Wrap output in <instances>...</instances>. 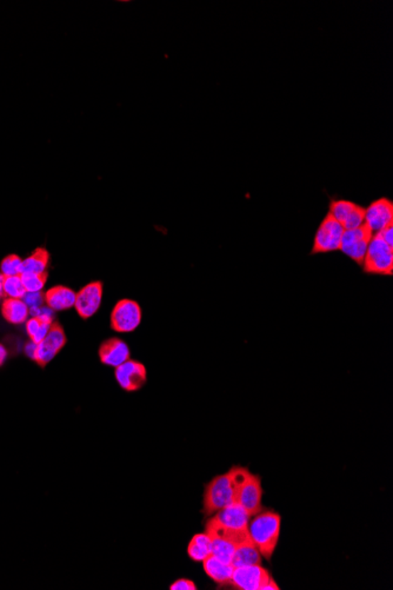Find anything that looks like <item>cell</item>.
I'll return each instance as SVG.
<instances>
[{"label": "cell", "mask_w": 393, "mask_h": 590, "mask_svg": "<svg viewBox=\"0 0 393 590\" xmlns=\"http://www.w3.org/2000/svg\"><path fill=\"white\" fill-rule=\"evenodd\" d=\"M250 519L243 507L232 503L207 521L205 533L211 537L226 539L236 547L241 546L252 541L248 533Z\"/></svg>", "instance_id": "obj_1"}, {"label": "cell", "mask_w": 393, "mask_h": 590, "mask_svg": "<svg viewBox=\"0 0 393 590\" xmlns=\"http://www.w3.org/2000/svg\"><path fill=\"white\" fill-rule=\"evenodd\" d=\"M227 472L234 483V503L243 507L250 517L257 515L263 510L261 478L239 465H234Z\"/></svg>", "instance_id": "obj_2"}, {"label": "cell", "mask_w": 393, "mask_h": 590, "mask_svg": "<svg viewBox=\"0 0 393 590\" xmlns=\"http://www.w3.org/2000/svg\"><path fill=\"white\" fill-rule=\"evenodd\" d=\"M281 516L278 512L261 510L248 522V533L265 560H271L281 535Z\"/></svg>", "instance_id": "obj_3"}, {"label": "cell", "mask_w": 393, "mask_h": 590, "mask_svg": "<svg viewBox=\"0 0 393 590\" xmlns=\"http://www.w3.org/2000/svg\"><path fill=\"white\" fill-rule=\"evenodd\" d=\"M362 268L367 275H393V245L389 244L380 234H373Z\"/></svg>", "instance_id": "obj_4"}, {"label": "cell", "mask_w": 393, "mask_h": 590, "mask_svg": "<svg viewBox=\"0 0 393 590\" xmlns=\"http://www.w3.org/2000/svg\"><path fill=\"white\" fill-rule=\"evenodd\" d=\"M232 503H234V488L229 472L212 478L204 492V515H214Z\"/></svg>", "instance_id": "obj_5"}, {"label": "cell", "mask_w": 393, "mask_h": 590, "mask_svg": "<svg viewBox=\"0 0 393 590\" xmlns=\"http://www.w3.org/2000/svg\"><path fill=\"white\" fill-rule=\"evenodd\" d=\"M231 586L241 590H279L271 574L261 564L236 566L230 581Z\"/></svg>", "instance_id": "obj_6"}, {"label": "cell", "mask_w": 393, "mask_h": 590, "mask_svg": "<svg viewBox=\"0 0 393 590\" xmlns=\"http://www.w3.org/2000/svg\"><path fill=\"white\" fill-rule=\"evenodd\" d=\"M344 231V227L328 212L315 232L311 254H329L340 250Z\"/></svg>", "instance_id": "obj_7"}, {"label": "cell", "mask_w": 393, "mask_h": 590, "mask_svg": "<svg viewBox=\"0 0 393 590\" xmlns=\"http://www.w3.org/2000/svg\"><path fill=\"white\" fill-rule=\"evenodd\" d=\"M372 237L373 232L365 223L353 230H345L342 234L340 252L362 266Z\"/></svg>", "instance_id": "obj_8"}, {"label": "cell", "mask_w": 393, "mask_h": 590, "mask_svg": "<svg viewBox=\"0 0 393 590\" xmlns=\"http://www.w3.org/2000/svg\"><path fill=\"white\" fill-rule=\"evenodd\" d=\"M142 319L140 304L132 299H122L115 304L111 314V328L117 333H132L140 326Z\"/></svg>", "instance_id": "obj_9"}, {"label": "cell", "mask_w": 393, "mask_h": 590, "mask_svg": "<svg viewBox=\"0 0 393 590\" xmlns=\"http://www.w3.org/2000/svg\"><path fill=\"white\" fill-rule=\"evenodd\" d=\"M366 207L352 200H332L329 204V212L332 214L344 230H353L364 224Z\"/></svg>", "instance_id": "obj_10"}, {"label": "cell", "mask_w": 393, "mask_h": 590, "mask_svg": "<svg viewBox=\"0 0 393 590\" xmlns=\"http://www.w3.org/2000/svg\"><path fill=\"white\" fill-rule=\"evenodd\" d=\"M115 376L120 388L129 393L140 390L147 380L145 366L133 360L126 361L125 363L117 366Z\"/></svg>", "instance_id": "obj_11"}, {"label": "cell", "mask_w": 393, "mask_h": 590, "mask_svg": "<svg viewBox=\"0 0 393 590\" xmlns=\"http://www.w3.org/2000/svg\"><path fill=\"white\" fill-rule=\"evenodd\" d=\"M373 234H378L385 227L393 225V202L387 197L373 200L366 207L365 222Z\"/></svg>", "instance_id": "obj_12"}, {"label": "cell", "mask_w": 393, "mask_h": 590, "mask_svg": "<svg viewBox=\"0 0 393 590\" xmlns=\"http://www.w3.org/2000/svg\"><path fill=\"white\" fill-rule=\"evenodd\" d=\"M65 344L66 336L64 330L58 323H53L46 337L41 343H38L34 361L39 366H46L55 358L56 355L64 348Z\"/></svg>", "instance_id": "obj_13"}, {"label": "cell", "mask_w": 393, "mask_h": 590, "mask_svg": "<svg viewBox=\"0 0 393 590\" xmlns=\"http://www.w3.org/2000/svg\"><path fill=\"white\" fill-rule=\"evenodd\" d=\"M103 285L99 281H93L86 285L75 296V310L82 319H90L98 311L102 304Z\"/></svg>", "instance_id": "obj_14"}, {"label": "cell", "mask_w": 393, "mask_h": 590, "mask_svg": "<svg viewBox=\"0 0 393 590\" xmlns=\"http://www.w3.org/2000/svg\"><path fill=\"white\" fill-rule=\"evenodd\" d=\"M99 357L103 364L117 368L130 360L129 346L122 339H108L100 346Z\"/></svg>", "instance_id": "obj_15"}, {"label": "cell", "mask_w": 393, "mask_h": 590, "mask_svg": "<svg viewBox=\"0 0 393 590\" xmlns=\"http://www.w3.org/2000/svg\"><path fill=\"white\" fill-rule=\"evenodd\" d=\"M203 566L207 576L212 579L216 584L221 586L230 584L231 577L234 573V566L231 563L224 562L214 555H210L203 561Z\"/></svg>", "instance_id": "obj_16"}, {"label": "cell", "mask_w": 393, "mask_h": 590, "mask_svg": "<svg viewBox=\"0 0 393 590\" xmlns=\"http://www.w3.org/2000/svg\"><path fill=\"white\" fill-rule=\"evenodd\" d=\"M75 296L77 294L71 289L58 285L45 294V302L52 310L61 311L75 306Z\"/></svg>", "instance_id": "obj_17"}, {"label": "cell", "mask_w": 393, "mask_h": 590, "mask_svg": "<svg viewBox=\"0 0 393 590\" xmlns=\"http://www.w3.org/2000/svg\"><path fill=\"white\" fill-rule=\"evenodd\" d=\"M212 553V542L206 533L197 534L187 546V555L194 562H203Z\"/></svg>", "instance_id": "obj_18"}, {"label": "cell", "mask_w": 393, "mask_h": 590, "mask_svg": "<svg viewBox=\"0 0 393 590\" xmlns=\"http://www.w3.org/2000/svg\"><path fill=\"white\" fill-rule=\"evenodd\" d=\"M261 557L257 547L254 546V543L248 542L238 546L234 552V559L231 561V564L236 566H252V564H261Z\"/></svg>", "instance_id": "obj_19"}, {"label": "cell", "mask_w": 393, "mask_h": 590, "mask_svg": "<svg viewBox=\"0 0 393 590\" xmlns=\"http://www.w3.org/2000/svg\"><path fill=\"white\" fill-rule=\"evenodd\" d=\"M3 316L7 322L12 324H21L26 322L28 317V308L23 299H6L3 303Z\"/></svg>", "instance_id": "obj_20"}, {"label": "cell", "mask_w": 393, "mask_h": 590, "mask_svg": "<svg viewBox=\"0 0 393 590\" xmlns=\"http://www.w3.org/2000/svg\"><path fill=\"white\" fill-rule=\"evenodd\" d=\"M53 324V319L44 317H32L26 323V331L31 341L34 343H41L46 337Z\"/></svg>", "instance_id": "obj_21"}, {"label": "cell", "mask_w": 393, "mask_h": 590, "mask_svg": "<svg viewBox=\"0 0 393 590\" xmlns=\"http://www.w3.org/2000/svg\"><path fill=\"white\" fill-rule=\"evenodd\" d=\"M48 263V252L44 249H37L30 257L23 261V274H45Z\"/></svg>", "instance_id": "obj_22"}, {"label": "cell", "mask_w": 393, "mask_h": 590, "mask_svg": "<svg viewBox=\"0 0 393 590\" xmlns=\"http://www.w3.org/2000/svg\"><path fill=\"white\" fill-rule=\"evenodd\" d=\"M211 542H212V553H211V555H214V557H217L219 560L224 561V562L231 563L237 547L229 542L226 539H219V537H211Z\"/></svg>", "instance_id": "obj_23"}, {"label": "cell", "mask_w": 393, "mask_h": 590, "mask_svg": "<svg viewBox=\"0 0 393 590\" xmlns=\"http://www.w3.org/2000/svg\"><path fill=\"white\" fill-rule=\"evenodd\" d=\"M26 290H25L21 276H10L4 279V295L7 299H23Z\"/></svg>", "instance_id": "obj_24"}, {"label": "cell", "mask_w": 393, "mask_h": 590, "mask_svg": "<svg viewBox=\"0 0 393 590\" xmlns=\"http://www.w3.org/2000/svg\"><path fill=\"white\" fill-rule=\"evenodd\" d=\"M21 281L24 285L26 292H38L41 291V289L44 288L45 281L48 279V274H21Z\"/></svg>", "instance_id": "obj_25"}, {"label": "cell", "mask_w": 393, "mask_h": 590, "mask_svg": "<svg viewBox=\"0 0 393 590\" xmlns=\"http://www.w3.org/2000/svg\"><path fill=\"white\" fill-rule=\"evenodd\" d=\"M0 270L5 277L21 276L23 274V261L16 254L7 256L0 265Z\"/></svg>", "instance_id": "obj_26"}, {"label": "cell", "mask_w": 393, "mask_h": 590, "mask_svg": "<svg viewBox=\"0 0 393 590\" xmlns=\"http://www.w3.org/2000/svg\"><path fill=\"white\" fill-rule=\"evenodd\" d=\"M23 301H24L25 304L28 306V308H32V306H41L43 301H44V297H43V294H41V291L26 292L24 297H23Z\"/></svg>", "instance_id": "obj_27"}, {"label": "cell", "mask_w": 393, "mask_h": 590, "mask_svg": "<svg viewBox=\"0 0 393 590\" xmlns=\"http://www.w3.org/2000/svg\"><path fill=\"white\" fill-rule=\"evenodd\" d=\"M169 590H197V586L194 581L180 579L169 586Z\"/></svg>", "instance_id": "obj_28"}, {"label": "cell", "mask_w": 393, "mask_h": 590, "mask_svg": "<svg viewBox=\"0 0 393 590\" xmlns=\"http://www.w3.org/2000/svg\"><path fill=\"white\" fill-rule=\"evenodd\" d=\"M36 351H37V343L32 342L31 341L30 343H28L26 346H25V353L28 355L30 358L34 360V357H36Z\"/></svg>", "instance_id": "obj_29"}, {"label": "cell", "mask_w": 393, "mask_h": 590, "mask_svg": "<svg viewBox=\"0 0 393 590\" xmlns=\"http://www.w3.org/2000/svg\"><path fill=\"white\" fill-rule=\"evenodd\" d=\"M7 351L1 344H0V366H3L4 362L6 360Z\"/></svg>", "instance_id": "obj_30"}, {"label": "cell", "mask_w": 393, "mask_h": 590, "mask_svg": "<svg viewBox=\"0 0 393 590\" xmlns=\"http://www.w3.org/2000/svg\"><path fill=\"white\" fill-rule=\"evenodd\" d=\"M4 279H5V276L0 274V297L4 296Z\"/></svg>", "instance_id": "obj_31"}]
</instances>
